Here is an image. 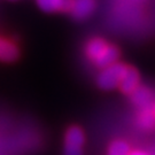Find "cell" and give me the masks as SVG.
Listing matches in <instances>:
<instances>
[{
	"mask_svg": "<svg viewBox=\"0 0 155 155\" xmlns=\"http://www.w3.org/2000/svg\"><path fill=\"white\" fill-rule=\"evenodd\" d=\"M95 7V0H72L70 12L78 20L86 18L92 14Z\"/></svg>",
	"mask_w": 155,
	"mask_h": 155,
	"instance_id": "3957f363",
	"label": "cell"
},
{
	"mask_svg": "<svg viewBox=\"0 0 155 155\" xmlns=\"http://www.w3.org/2000/svg\"><path fill=\"white\" fill-rule=\"evenodd\" d=\"M139 86V74L133 68H127L124 71L121 83L118 87L122 90L124 93H132L134 90Z\"/></svg>",
	"mask_w": 155,
	"mask_h": 155,
	"instance_id": "5b68a950",
	"label": "cell"
},
{
	"mask_svg": "<svg viewBox=\"0 0 155 155\" xmlns=\"http://www.w3.org/2000/svg\"><path fill=\"white\" fill-rule=\"evenodd\" d=\"M18 55L16 45L9 40L0 38V60L6 62L14 61Z\"/></svg>",
	"mask_w": 155,
	"mask_h": 155,
	"instance_id": "ba28073f",
	"label": "cell"
},
{
	"mask_svg": "<svg viewBox=\"0 0 155 155\" xmlns=\"http://www.w3.org/2000/svg\"><path fill=\"white\" fill-rule=\"evenodd\" d=\"M139 124L145 130H152L155 127V115L152 109H145L139 116Z\"/></svg>",
	"mask_w": 155,
	"mask_h": 155,
	"instance_id": "30bf717a",
	"label": "cell"
},
{
	"mask_svg": "<svg viewBox=\"0 0 155 155\" xmlns=\"http://www.w3.org/2000/svg\"><path fill=\"white\" fill-rule=\"evenodd\" d=\"M84 133L78 127H71L66 133L64 155H82Z\"/></svg>",
	"mask_w": 155,
	"mask_h": 155,
	"instance_id": "7a4b0ae2",
	"label": "cell"
},
{
	"mask_svg": "<svg viewBox=\"0 0 155 155\" xmlns=\"http://www.w3.org/2000/svg\"><path fill=\"white\" fill-rule=\"evenodd\" d=\"M130 155H147V154H145L144 152H133V153H130Z\"/></svg>",
	"mask_w": 155,
	"mask_h": 155,
	"instance_id": "7c38bea8",
	"label": "cell"
},
{
	"mask_svg": "<svg viewBox=\"0 0 155 155\" xmlns=\"http://www.w3.org/2000/svg\"><path fill=\"white\" fill-rule=\"evenodd\" d=\"M132 101L136 106L140 108L148 109L150 107H153L154 105V95L146 87H137L132 93Z\"/></svg>",
	"mask_w": 155,
	"mask_h": 155,
	"instance_id": "8992f818",
	"label": "cell"
},
{
	"mask_svg": "<svg viewBox=\"0 0 155 155\" xmlns=\"http://www.w3.org/2000/svg\"><path fill=\"white\" fill-rule=\"evenodd\" d=\"M127 67L122 63H114L102 69L98 76V85L104 90H113L117 87L122 79Z\"/></svg>",
	"mask_w": 155,
	"mask_h": 155,
	"instance_id": "6da1fadb",
	"label": "cell"
},
{
	"mask_svg": "<svg viewBox=\"0 0 155 155\" xmlns=\"http://www.w3.org/2000/svg\"><path fill=\"white\" fill-rule=\"evenodd\" d=\"M108 155H130V146L123 140H116L109 146Z\"/></svg>",
	"mask_w": 155,
	"mask_h": 155,
	"instance_id": "8fae6325",
	"label": "cell"
},
{
	"mask_svg": "<svg viewBox=\"0 0 155 155\" xmlns=\"http://www.w3.org/2000/svg\"><path fill=\"white\" fill-rule=\"evenodd\" d=\"M152 111H153V114L155 115V104L153 105V107H152Z\"/></svg>",
	"mask_w": 155,
	"mask_h": 155,
	"instance_id": "4fadbf2b",
	"label": "cell"
},
{
	"mask_svg": "<svg viewBox=\"0 0 155 155\" xmlns=\"http://www.w3.org/2000/svg\"><path fill=\"white\" fill-rule=\"evenodd\" d=\"M107 44L105 43V40L100 38H94L91 39L87 45H86V48H85V52H86V55L89 56L91 60H95L98 56L102 53V51L106 48Z\"/></svg>",
	"mask_w": 155,
	"mask_h": 155,
	"instance_id": "9c48e42d",
	"label": "cell"
},
{
	"mask_svg": "<svg viewBox=\"0 0 155 155\" xmlns=\"http://www.w3.org/2000/svg\"><path fill=\"white\" fill-rule=\"evenodd\" d=\"M118 56H120V52L116 47L113 45H107L105 50L102 51V53L94 60V63L101 69H105L107 67L116 63Z\"/></svg>",
	"mask_w": 155,
	"mask_h": 155,
	"instance_id": "277c9868",
	"label": "cell"
},
{
	"mask_svg": "<svg viewBox=\"0 0 155 155\" xmlns=\"http://www.w3.org/2000/svg\"><path fill=\"white\" fill-rule=\"evenodd\" d=\"M39 8L47 13L58 11H70L72 0H36Z\"/></svg>",
	"mask_w": 155,
	"mask_h": 155,
	"instance_id": "52a82bcc",
	"label": "cell"
}]
</instances>
